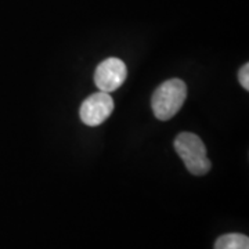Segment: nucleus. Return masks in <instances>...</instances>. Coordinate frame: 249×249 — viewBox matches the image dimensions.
<instances>
[{
    "instance_id": "f257e3e1",
    "label": "nucleus",
    "mask_w": 249,
    "mask_h": 249,
    "mask_svg": "<svg viewBox=\"0 0 249 249\" xmlns=\"http://www.w3.org/2000/svg\"><path fill=\"white\" fill-rule=\"evenodd\" d=\"M187 98V86L181 79L173 78L160 85L154 91L151 107L160 121H169L183 107Z\"/></svg>"
},
{
    "instance_id": "f03ea898",
    "label": "nucleus",
    "mask_w": 249,
    "mask_h": 249,
    "mask_svg": "<svg viewBox=\"0 0 249 249\" xmlns=\"http://www.w3.org/2000/svg\"><path fill=\"white\" fill-rule=\"evenodd\" d=\"M175 150L183 160L188 172L196 176H204L212 168L204 142L196 134L190 132L178 134L175 139Z\"/></svg>"
},
{
    "instance_id": "7ed1b4c3",
    "label": "nucleus",
    "mask_w": 249,
    "mask_h": 249,
    "mask_svg": "<svg viewBox=\"0 0 249 249\" xmlns=\"http://www.w3.org/2000/svg\"><path fill=\"white\" fill-rule=\"evenodd\" d=\"M114 111V100L109 93L98 91L88 97L80 106L82 122L88 126H98L106 122Z\"/></svg>"
},
{
    "instance_id": "20e7f679",
    "label": "nucleus",
    "mask_w": 249,
    "mask_h": 249,
    "mask_svg": "<svg viewBox=\"0 0 249 249\" xmlns=\"http://www.w3.org/2000/svg\"><path fill=\"white\" fill-rule=\"evenodd\" d=\"M126 76V64L121 58L109 57L98 64L97 70L94 72V83L100 91L111 93L124 85Z\"/></svg>"
},
{
    "instance_id": "39448f33",
    "label": "nucleus",
    "mask_w": 249,
    "mask_h": 249,
    "mask_svg": "<svg viewBox=\"0 0 249 249\" xmlns=\"http://www.w3.org/2000/svg\"><path fill=\"white\" fill-rule=\"evenodd\" d=\"M214 249H249V238L238 232L224 234L216 240Z\"/></svg>"
},
{
    "instance_id": "423d86ee",
    "label": "nucleus",
    "mask_w": 249,
    "mask_h": 249,
    "mask_svg": "<svg viewBox=\"0 0 249 249\" xmlns=\"http://www.w3.org/2000/svg\"><path fill=\"white\" fill-rule=\"evenodd\" d=\"M238 80H240L241 86L245 90H249V64H244V67L238 72Z\"/></svg>"
}]
</instances>
